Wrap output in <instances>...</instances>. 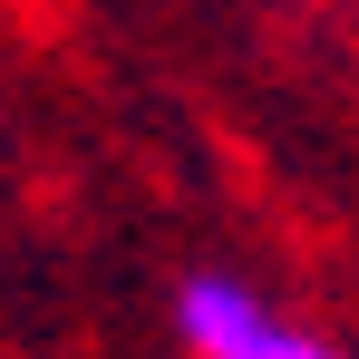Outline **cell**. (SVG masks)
Segmentation results:
<instances>
[{"label": "cell", "instance_id": "6da1fadb", "mask_svg": "<svg viewBox=\"0 0 359 359\" xmlns=\"http://www.w3.org/2000/svg\"><path fill=\"white\" fill-rule=\"evenodd\" d=\"M175 340L194 359H350L330 330L292 320L272 292H252L233 272H184L175 282Z\"/></svg>", "mask_w": 359, "mask_h": 359}]
</instances>
